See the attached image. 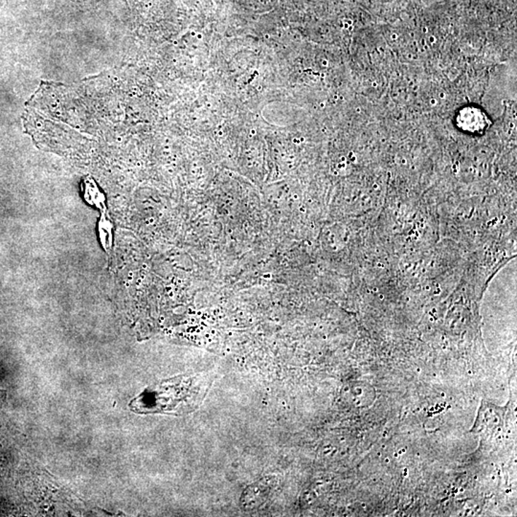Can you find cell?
I'll list each match as a JSON object with an SVG mask.
<instances>
[{"mask_svg":"<svg viewBox=\"0 0 517 517\" xmlns=\"http://www.w3.org/2000/svg\"><path fill=\"white\" fill-rule=\"evenodd\" d=\"M209 384L199 376H177L150 388L131 403L137 413H191L206 397Z\"/></svg>","mask_w":517,"mask_h":517,"instance_id":"1","label":"cell"},{"mask_svg":"<svg viewBox=\"0 0 517 517\" xmlns=\"http://www.w3.org/2000/svg\"><path fill=\"white\" fill-rule=\"evenodd\" d=\"M457 124L468 133H479L487 126V118L483 112L475 107H465L457 117Z\"/></svg>","mask_w":517,"mask_h":517,"instance_id":"2","label":"cell"}]
</instances>
